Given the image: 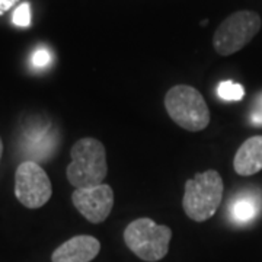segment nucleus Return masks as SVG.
Instances as JSON below:
<instances>
[{"label": "nucleus", "mask_w": 262, "mask_h": 262, "mask_svg": "<svg viewBox=\"0 0 262 262\" xmlns=\"http://www.w3.org/2000/svg\"><path fill=\"white\" fill-rule=\"evenodd\" d=\"M72 162L66 175L67 181L77 188H91L101 185L108 173L106 151L99 140L84 137L76 141L70 150Z\"/></svg>", "instance_id": "obj_1"}, {"label": "nucleus", "mask_w": 262, "mask_h": 262, "mask_svg": "<svg viewBox=\"0 0 262 262\" xmlns=\"http://www.w3.org/2000/svg\"><path fill=\"white\" fill-rule=\"evenodd\" d=\"M223 179L217 170H206L196 173L185 182L182 207L185 214L196 223L211 219L223 200Z\"/></svg>", "instance_id": "obj_2"}, {"label": "nucleus", "mask_w": 262, "mask_h": 262, "mask_svg": "<svg viewBox=\"0 0 262 262\" xmlns=\"http://www.w3.org/2000/svg\"><path fill=\"white\" fill-rule=\"evenodd\" d=\"M165 108L172 121L184 130L201 131L210 124V110L200 91L188 84L170 88L165 96Z\"/></svg>", "instance_id": "obj_3"}, {"label": "nucleus", "mask_w": 262, "mask_h": 262, "mask_svg": "<svg viewBox=\"0 0 262 262\" xmlns=\"http://www.w3.org/2000/svg\"><path fill=\"white\" fill-rule=\"evenodd\" d=\"M170 227L143 217L131 222L124 230V242L131 252L146 262H158L169 252Z\"/></svg>", "instance_id": "obj_4"}, {"label": "nucleus", "mask_w": 262, "mask_h": 262, "mask_svg": "<svg viewBox=\"0 0 262 262\" xmlns=\"http://www.w3.org/2000/svg\"><path fill=\"white\" fill-rule=\"evenodd\" d=\"M261 16L253 10H237L219 25L213 37V47L220 56H232L246 47L259 32Z\"/></svg>", "instance_id": "obj_5"}, {"label": "nucleus", "mask_w": 262, "mask_h": 262, "mask_svg": "<svg viewBox=\"0 0 262 262\" xmlns=\"http://www.w3.org/2000/svg\"><path fill=\"white\" fill-rule=\"evenodd\" d=\"M15 195L27 208L46 206L53 195L51 181L47 172L34 160L22 162L15 172Z\"/></svg>", "instance_id": "obj_6"}, {"label": "nucleus", "mask_w": 262, "mask_h": 262, "mask_svg": "<svg viewBox=\"0 0 262 262\" xmlns=\"http://www.w3.org/2000/svg\"><path fill=\"white\" fill-rule=\"evenodd\" d=\"M72 203L88 222L99 225L103 223L113 211L114 191L108 184L77 188L72 194Z\"/></svg>", "instance_id": "obj_7"}, {"label": "nucleus", "mask_w": 262, "mask_h": 262, "mask_svg": "<svg viewBox=\"0 0 262 262\" xmlns=\"http://www.w3.org/2000/svg\"><path fill=\"white\" fill-rule=\"evenodd\" d=\"M101 251V242L89 234H79L61 244L51 255V262H91Z\"/></svg>", "instance_id": "obj_8"}, {"label": "nucleus", "mask_w": 262, "mask_h": 262, "mask_svg": "<svg viewBox=\"0 0 262 262\" xmlns=\"http://www.w3.org/2000/svg\"><path fill=\"white\" fill-rule=\"evenodd\" d=\"M234 172L241 177H252L262 170V136L245 140L233 159Z\"/></svg>", "instance_id": "obj_9"}, {"label": "nucleus", "mask_w": 262, "mask_h": 262, "mask_svg": "<svg viewBox=\"0 0 262 262\" xmlns=\"http://www.w3.org/2000/svg\"><path fill=\"white\" fill-rule=\"evenodd\" d=\"M230 213H232L234 222L248 223L258 213V204L251 196H239V198H236V201H233Z\"/></svg>", "instance_id": "obj_10"}, {"label": "nucleus", "mask_w": 262, "mask_h": 262, "mask_svg": "<svg viewBox=\"0 0 262 262\" xmlns=\"http://www.w3.org/2000/svg\"><path fill=\"white\" fill-rule=\"evenodd\" d=\"M217 95L225 101H241L244 99L245 89L242 84L234 82H222L217 88Z\"/></svg>", "instance_id": "obj_11"}, {"label": "nucleus", "mask_w": 262, "mask_h": 262, "mask_svg": "<svg viewBox=\"0 0 262 262\" xmlns=\"http://www.w3.org/2000/svg\"><path fill=\"white\" fill-rule=\"evenodd\" d=\"M12 22L20 28H27L31 25V6H29V3L19 5L12 15Z\"/></svg>", "instance_id": "obj_12"}, {"label": "nucleus", "mask_w": 262, "mask_h": 262, "mask_svg": "<svg viewBox=\"0 0 262 262\" xmlns=\"http://www.w3.org/2000/svg\"><path fill=\"white\" fill-rule=\"evenodd\" d=\"M51 61V54L47 48H39L32 54V64L37 69H44L47 67Z\"/></svg>", "instance_id": "obj_13"}, {"label": "nucleus", "mask_w": 262, "mask_h": 262, "mask_svg": "<svg viewBox=\"0 0 262 262\" xmlns=\"http://www.w3.org/2000/svg\"><path fill=\"white\" fill-rule=\"evenodd\" d=\"M251 121L255 125H262V94L255 99L251 110Z\"/></svg>", "instance_id": "obj_14"}, {"label": "nucleus", "mask_w": 262, "mask_h": 262, "mask_svg": "<svg viewBox=\"0 0 262 262\" xmlns=\"http://www.w3.org/2000/svg\"><path fill=\"white\" fill-rule=\"evenodd\" d=\"M16 2L18 0H0V15H3L9 9H12L16 5Z\"/></svg>", "instance_id": "obj_15"}, {"label": "nucleus", "mask_w": 262, "mask_h": 262, "mask_svg": "<svg viewBox=\"0 0 262 262\" xmlns=\"http://www.w3.org/2000/svg\"><path fill=\"white\" fill-rule=\"evenodd\" d=\"M2 155H3V141L0 139V160H2Z\"/></svg>", "instance_id": "obj_16"}]
</instances>
